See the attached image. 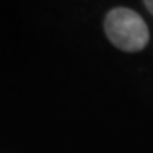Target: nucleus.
Returning a JSON list of instances; mask_svg holds the SVG:
<instances>
[{"mask_svg":"<svg viewBox=\"0 0 153 153\" xmlns=\"http://www.w3.org/2000/svg\"><path fill=\"white\" fill-rule=\"evenodd\" d=\"M104 26L109 41L122 51H140L149 41V28L145 20L128 7L111 10L105 17Z\"/></svg>","mask_w":153,"mask_h":153,"instance_id":"obj_1","label":"nucleus"},{"mask_svg":"<svg viewBox=\"0 0 153 153\" xmlns=\"http://www.w3.org/2000/svg\"><path fill=\"white\" fill-rule=\"evenodd\" d=\"M145 6H146V9L153 14V0H146V1H145Z\"/></svg>","mask_w":153,"mask_h":153,"instance_id":"obj_2","label":"nucleus"}]
</instances>
